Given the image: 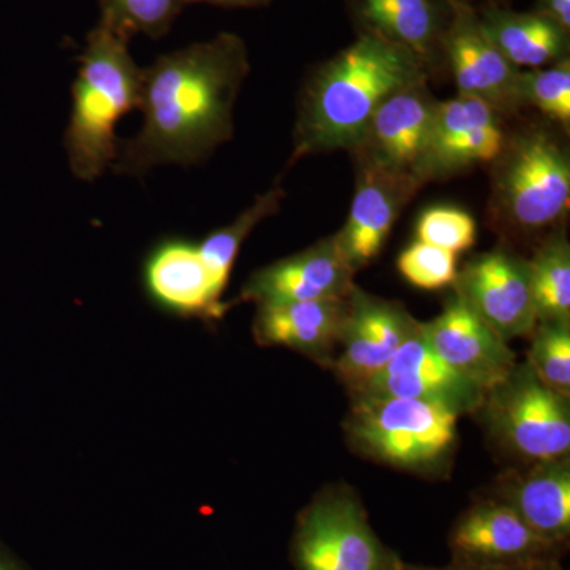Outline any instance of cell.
Returning a JSON list of instances; mask_svg holds the SVG:
<instances>
[{"instance_id": "30", "label": "cell", "mask_w": 570, "mask_h": 570, "mask_svg": "<svg viewBox=\"0 0 570 570\" xmlns=\"http://www.w3.org/2000/svg\"><path fill=\"white\" fill-rule=\"evenodd\" d=\"M190 3L223 7V9H261L272 3V0H189Z\"/></svg>"}, {"instance_id": "1", "label": "cell", "mask_w": 570, "mask_h": 570, "mask_svg": "<svg viewBox=\"0 0 570 570\" xmlns=\"http://www.w3.org/2000/svg\"><path fill=\"white\" fill-rule=\"evenodd\" d=\"M245 40L220 32L159 56L142 69V127L119 141L111 170L142 176L159 165L190 167L234 138V108L249 75Z\"/></svg>"}, {"instance_id": "10", "label": "cell", "mask_w": 570, "mask_h": 570, "mask_svg": "<svg viewBox=\"0 0 570 570\" xmlns=\"http://www.w3.org/2000/svg\"><path fill=\"white\" fill-rule=\"evenodd\" d=\"M453 561L483 570H517L560 558L562 549L540 538L515 510L497 498L475 502L449 535Z\"/></svg>"}, {"instance_id": "8", "label": "cell", "mask_w": 570, "mask_h": 570, "mask_svg": "<svg viewBox=\"0 0 570 570\" xmlns=\"http://www.w3.org/2000/svg\"><path fill=\"white\" fill-rule=\"evenodd\" d=\"M141 277L148 298L171 316L213 325L230 307L223 302L227 285L214 275L198 243L190 239L170 236L157 242L142 262Z\"/></svg>"}, {"instance_id": "13", "label": "cell", "mask_w": 570, "mask_h": 570, "mask_svg": "<svg viewBox=\"0 0 570 570\" xmlns=\"http://www.w3.org/2000/svg\"><path fill=\"white\" fill-rule=\"evenodd\" d=\"M356 395L428 401L461 415L482 406L487 393L434 352L419 322L384 370L356 390Z\"/></svg>"}, {"instance_id": "4", "label": "cell", "mask_w": 570, "mask_h": 570, "mask_svg": "<svg viewBox=\"0 0 570 570\" xmlns=\"http://www.w3.org/2000/svg\"><path fill=\"white\" fill-rule=\"evenodd\" d=\"M493 163L491 212L505 230L538 234L566 216L570 159L553 135L530 127L505 137Z\"/></svg>"}, {"instance_id": "11", "label": "cell", "mask_w": 570, "mask_h": 570, "mask_svg": "<svg viewBox=\"0 0 570 570\" xmlns=\"http://www.w3.org/2000/svg\"><path fill=\"white\" fill-rule=\"evenodd\" d=\"M455 294L499 337L530 336L538 325L530 265L508 249L478 255L456 275Z\"/></svg>"}, {"instance_id": "34", "label": "cell", "mask_w": 570, "mask_h": 570, "mask_svg": "<svg viewBox=\"0 0 570 570\" xmlns=\"http://www.w3.org/2000/svg\"><path fill=\"white\" fill-rule=\"evenodd\" d=\"M469 2H472V0H469ZM485 2V6H489V3H494V6H501L502 0H483Z\"/></svg>"}, {"instance_id": "23", "label": "cell", "mask_w": 570, "mask_h": 570, "mask_svg": "<svg viewBox=\"0 0 570 570\" xmlns=\"http://www.w3.org/2000/svg\"><path fill=\"white\" fill-rule=\"evenodd\" d=\"M528 265L538 324H570V246L566 236L543 243Z\"/></svg>"}, {"instance_id": "12", "label": "cell", "mask_w": 570, "mask_h": 570, "mask_svg": "<svg viewBox=\"0 0 570 570\" xmlns=\"http://www.w3.org/2000/svg\"><path fill=\"white\" fill-rule=\"evenodd\" d=\"M438 100L428 81L407 86L385 99L374 112L363 140L354 149L356 167L417 179Z\"/></svg>"}, {"instance_id": "7", "label": "cell", "mask_w": 570, "mask_h": 570, "mask_svg": "<svg viewBox=\"0 0 570 570\" xmlns=\"http://www.w3.org/2000/svg\"><path fill=\"white\" fill-rule=\"evenodd\" d=\"M482 406L491 431L515 455L532 463L569 459V400L547 389L528 363L487 393Z\"/></svg>"}, {"instance_id": "9", "label": "cell", "mask_w": 570, "mask_h": 570, "mask_svg": "<svg viewBox=\"0 0 570 570\" xmlns=\"http://www.w3.org/2000/svg\"><path fill=\"white\" fill-rule=\"evenodd\" d=\"M444 62L452 71L460 96L475 97L498 112L520 110L519 78L513 67L490 39L479 11L469 0H448Z\"/></svg>"}, {"instance_id": "2", "label": "cell", "mask_w": 570, "mask_h": 570, "mask_svg": "<svg viewBox=\"0 0 570 570\" xmlns=\"http://www.w3.org/2000/svg\"><path fill=\"white\" fill-rule=\"evenodd\" d=\"M430 75L411 51L360 33L307 81L288 165L311 154L354 151L381 104Z\"/></svg>"}, {"instance_id": "31", "label": "cell", "mask_w": 570, "mask_h": 570, "mask_svg": "<svg viewBox=\"0 0 570 570\" xmlns=\"http://www.w3.org/2000/svg\"><path fill=\"white\" fill-rule=\"evenodd\" d=\"M517 570H566L562 568L560 558H547V560H540L531 562V564L524 566Z\"/></svg>"}, {"instance_id": "15", "label": "cell", "mask_w": 570, "mask_h": 570, "mask_svg": "<svg viewBox=\"0 0 570 570\" xmlns=\"http://www.w3.org/2000/svg\"><path fill=\"white\" fill-rule=\"evenodd\" d=\"M417 324L400 303L374 298L355 285L348 295L343 348L333 363L337 377L355 393L384 370Z\"/></svg>"}, {"instance_id": "24", "label": "cell", "mask_w": 570, "mask_h": 570, "mask_svg": "<svg viewBox=\"0 0 570 570\" xmlns=\"http://www.w3.org/2000/svg\"><path fill=\"white\" fill-rule=\"evenodd\" d=\"M189 0H100V20L127 37L163 39Z\"/></svg>"}, {"instance_id": "14", "label": "cell", "mask_w": 570, "mask_h": 570, "mask_svg": "<svg viewBox=\"0 0 570 570\" xmlns=\"http://www.w3.org/2000/svg\"><path fill=\"white\" fill-rule=\"evenodd\" d=\"M499 112L475 97L456 96L438 102L420 178L422 183L493 163L504 148Z\"/></svg>"}, {"instance_id": "5", "label": "cell", "mask_w": 570, "mask_h": 570, "mask_svg": "<svg viewBox=\"0 0 570 570\" xmlns=\"http://www.w3.org/2000/svg\"><path fill=\"white\" fill-rule=\"evenodd\" d=\"M459 417L428 401L356 395L347 434L360 453L379 463L426 471L436 468L455 445Z\"/></svg>"}, {"instance_id": "27", "label": "cell", "mask_w": 570, "mask_h": 570, "mask_svg": "<svg viewBox=\"0 0 570 570\" xmlns=\"http://www.w3.org/2000/svg\"><path fill=\"white\" fill-rule=\"evenodd\" d=\"M415 234L419 242L456 255L475 245L478 224L471 214L459 208L434 206L422 213Z\"/></svg>"}, {"instance_id": "16", "label": "cell", "mask_w": 570, "mask_h": 570, "mask_svg": "<svg viewBox=\"0 0 570 570\" xmlns=\"http://www.w3.org/2000/svg\"><path fill=\"white\" fill-rule=\"evenodd\" d=\"M422 328L434 352L485 393L504 384L515 371V352L456 294Z\"/></svg>"}, {"instance_id": "25", "label": "cell", "mask_w": 570, "mask_h": 570, "mask_svg": "<svg viewBox=\"0 0 570 570\" xmlns=\"http://www.w3.org/2000/svg\"><path fill=\"white\" fill-rule=\"evenodd\" d=\"M530 336L528 366L547 389L569 400L570 324H538Z\"/></svg>"}, {"instance_id": "21", "label": "cell", "mask_w": 570, "mask_h": 570, "mask_svg": "<svg viewBox=\"0 0 570 570\" xmlns=\"http://www.w3.org/2000/svg\"><path fill=\"white\" fill-rule=\"evenodd\" d=\"M499 501L519 513L540 538L564 550L570 538L569 459L540 461L501 490Z\"/></svg>"}, {"instance_id": "3", "label": "cell", "mask_w": 570, "mask_h": 570, "mask_svg": "<svg viewBox=\"0 0 570 570\" xmlns=\"http://www.w3.org/2000/svg\"><path fill=\"white\" fill-rule=\"evenodd\" d=\"M129 41L104 20L88 33L66 130L67 159L80 181H96L112 167L119 145L116 126L140 108L142 69L130 55Z\"/></svg>"}, {"instance_id": "19", "label": "cell", "mask_w": 570, "mask_h": 570, "mask_svg": "<svg viewBox=\"0 0 570 570\" xmlns=\"http://www.w3.org/2000/svg\"><path fill=\"white\" fill-rule=\"evenodd\" d=\"M356 36L376 37L417 56L428 71L444 62L448 0H346Z\"/></svg>"}, {"instance_id": "22", "label": "cell", "mask_w": 570, "mask_h": 570, "mask_svg": "<svg viewBox=\"0 0 570 570\" xmlns=\"http://www.w3.org/2000/svg\"><path fill=\"white\" fill-rule=\"evenodd\" d=\"M478 11L490 39L517 69H542L569 59L570 32L547 14L494 3Z\"/></svg>"}, {"instance_id": "6", "label": "cell", "mask_w": 570, "mask_h": 570, "mask_svg": "<svg viewBox=\"0 0 570 570\" xmlns=\"http://www.w3.org/2000/svg\"><path fill=\"white\" fill-rule=\"evenodd\" d=\"M295 570H400L403 561L377 538L362 501L346 487L322 491L296 519Z\"/></svg>"}, {"instance_id": "17", "label": "cell", "mask_w": 570, "mask_h": 570, "mask_svg": "<svg viewBox=\"0 0 570 570\" xmlns=\"http://www.w3.org/2000/svg\"><path fill=\"white\" fill-rule=\"evenodd\" d=\"M355 273L348 268L335 239L326 238L250 275L235 303H279L341 299L351 294Z\"/></svg>"}, {"instance_id": "18", "label": "cell", "mask_w": 570, "mask_h": 570, "mask_svg": "<svg viewBox=\"0 0 570 570\" xmlns=\"http://www.w3.org/2000/svg\"><path fill=\"white\" fill-rule=\"evenodd\" d=\"M358 168L356 190L346 224L333 239L348 268L356 273L381 254L385 239L403 212L419 193L417 179Z\"/></svg>"}, {"instance_id": "26", "label": "cell", "mask_w": 570, "mask_h": 570, "mask_svg": "<svg viewBox=\"0 0 570 570\" xmlns=\"http://www.w3.org/2000/svg\"><path fill=\"white\" fill-rule=\"evenodd\" d=\"M520 108H538L553 121L568 127L570 122V61L521 70L519 78Z\"/></svg>"}, {"instance_id": "33", "label": "cell", "mask_w": 570, "mask_h": 570, "mask_svg": "<svg viewBox=\"0 0 570 570\" xmlns=\"http://www.w3.org/2000/svg\"><path fill=\"white\" fill-rule=\"evenodd\" d=\"M0 570H26L22 568L20 562L14 560L13 557H10L9 553H7V550H3L2 547H0Z\"/></svg>"}, {"instance_id": "28", "label": "cell", "mask_w": 570, "mask_h": 570, "mask_svg": "<svg viewBox=\"0 0 570 570\" xmlns=\"http://www.w3.org/2000/svg\"><path fill=\"white\" fill-rule=\"evenodd\" d=\"M397 272L414 287L439 291L455 284L456 255L426 243L415 242L397 258Z\"/></svg>"}, {"instance_id": "32", "label": "cell", "mask_w": 570, "mask_h": 570, "mask_svg": "<svg viewBox=\"0 0 570 570\" xmlns=\"http://www.w3.org/2000/svg\"><path fill=\"white\" fill-rule=\"evenodd\" d=\"M400 570H483L472 568V566L460 564V562L452 561V564L444 566V568H423V566H411L403 561Z\"/></svg>"}, {"instance_id": "29", "label": "cell", "mask_w": 570, "mask_h": 570, "mask_svg": "<svg viewBox=\"0 0 570 570\" xmlns=\"http://www.w3.org/2000/svg\"><path fill=\"white\" fill-rule=\"evenodd\" d=\"M535 10L547 14L570 32V0H538Z\"/></svg>"}, {"instance_id": "20", "label": "cell", "mask_w": 570, "mask_h": 570, "mask_svg": "<svg viewBox=\"0 0 570 570\" xmlns=\"http://www.w3.org/2000/svg\"><path fill=\"white\" fill-rule=\"evenodd\" d=\"M347 309L348 296L258 305L253 324L255 343L258 346L292 348L326 362L336 344L341 343Z\"/></svg>"}]
</instances>
